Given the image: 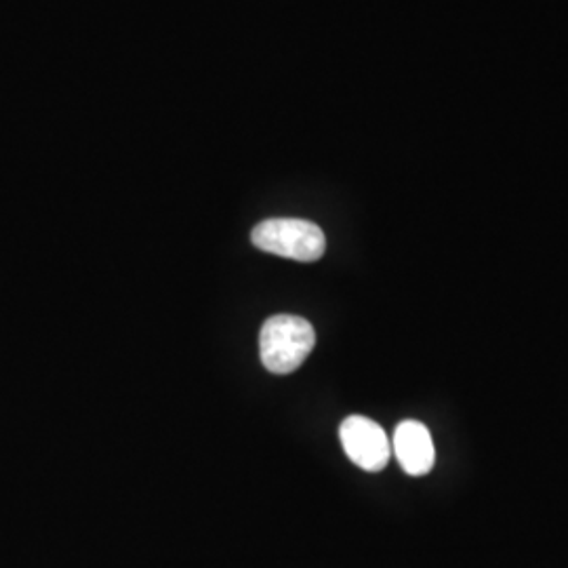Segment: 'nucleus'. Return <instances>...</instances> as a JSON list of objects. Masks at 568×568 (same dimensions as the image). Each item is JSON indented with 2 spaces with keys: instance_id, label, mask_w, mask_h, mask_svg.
Returning <instances> with one entry per match:
<instances>
[{
  "instance_id": "obj_4",
  "label": "nucleus",
  "mask_w": 568,
  "mask_h": 568,
  "mask_svg": "<svg viewBox=\"0 0 568 568\" xmlns=\"http://www.w3.org/2000/svg\"><path fill=\"white\" fill-rule=\"evenodd\" d=\"M392 450L408 476H426L436 464L432 434L419 422H403L392 438Z\"/></svg>"
},
{
  "instance_id": "obj_1",
  "label": "nucleus",
  "mask_w": 568,
  "mask_h": 568,
  "mask_svg": "<svg viewBox=\"0 0 568 568\" xmlns=\"http://www.w3.org/2000/svg\"><path fill=\"white\" fill-rule=\"evenodd\" d=\"M316 345V331L302 316L278 314L260 331V356L274 375L295 373Z\"/></svg>"
},
{
  "instance_id": "obj_2",
  "label": "nucleus",
  "mask_w": 568,
  "mask_h": 568,
  "mask_svg": "<svg viewBox=\"0 0 568 568\" xmlns=\"http://www.w3.org/2000/svg\"><path fill=\"white\" fill-rule=\"evenodd\" d=\"M251 241L265 253L295 260V262H318L325 255V232L305 220L276 217L265 220L253 227Z\"/></svg>"
},
{
  "instance_id": "obj_3",
  "label": "nucleus",
  "mask_w": 568,
  "mask_h": 568,
  "mask_svg": "<svg viewBox=\"0 0 568 568\" xmlns=\"http://www.w3.org/2000/svg\"><path fill=\"white\" fill-rule=\"evenodd\" d=\"M345 455L365 471H382L392 457V440L384 427L363 415L347 417L339 427Z\"/></svg>"
}]
</instances>
